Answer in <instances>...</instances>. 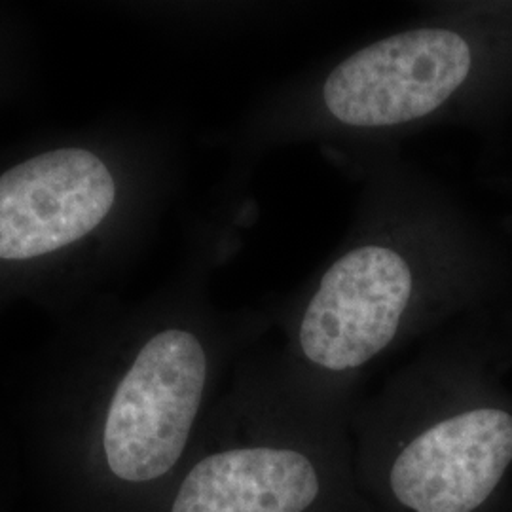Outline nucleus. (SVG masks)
Returning <instances> with one entry per match:
<instances>
[{
  "instance_id": "obj_5",
  "label": "nucleus",
  "mask_w": 512,
  "mask_h": 512,
  "mask_svg": "<svg viewBox=\"0 0 512 512\" xmlns=\"http://www.w3.org/2000/svg\"><path fill=\"white\" fill-rule=\"evenodd\" d=\"M349 418L293 393L270 349L243 353L154 512H370Z\"/></svg>"
},
{
  "instance_id": "obj_1",
  "label": "nucleus",
  "mask_w": 512,
  "mask_h": 512,
  "mask_svg": "<svg viewBox=\"0 0 512 512\" xmlns=\"http://www.w3.org/2000/svg\"><path fill=\"white\" fill-rule=\"evenodd\" d=\"M361 192L329 262L270 313L277 376L308 403L351 414L366 372L465 315L505 308L503 238L399 147L334 158Z\"/></svg>"
},
{
  "instance_id": "obj_3",
  "label": "nucleus",
  "mask_w": 512,
  "mask_h": 512,
  "mask_svg": "<svg viewBox=\"0 0 512 512\" xmlns=\"http://www.w3.org/2000/svg\"><path fill=\"white\" fill-rule=\"evenodd\" d=\"M499 310L431 334L353 406V469L368 511L486 512L494 503L512 469V397L492 368Z\"/></svg>"
},
{
  "instance_id": "obj_4",
  "label": "nucleus",
  "mask_w": 512,
  "mask_h": 512,
  "mask_svg": "<svg viewBox=\"0 0 512 512\" xmlns=\"http://www.w3.org/2000/svg\"><path fill=\"white\" fill-rule=\"evenodd\" d=\"M196 323H164L135 342L99 408L55 431L33 469L57 512H154L215 404L232 349Z\"/></svg>"
},
{
  "instance_id": "obj_6",
  "label": "nucleus",
  "mask_w": 512,
  "mask_h": 512,
  "mask_svg": "<svg viewBox=\"0 0 512 512\" xmlns=\"http://www.w3.org/2000/svg\"><path fill=\"white\" fill-rule=\"evenodd\" d=\"M116 200L109 167L59 148L0 175V260H31L86 238Z\"/></svg>"
},
{
  "instance_id": "obj_2",
  "label": "nucleus",
  "mask_w": 512,
  "mask_h": 512,
  "mask_svg": "<svg viewBox=\"0 0 512 512\" xmlns=\"http://www.w3.org/2000/svg\"><path fill=\"white\" fill-rule=\"evenodd\" d=\"M512 116V0L429 4V16L275 88L258 147L334 158L437 128L497 139Z\"/></svg>"
}]
</instances>
